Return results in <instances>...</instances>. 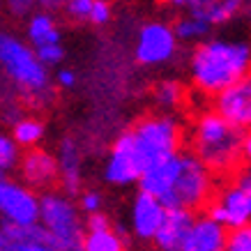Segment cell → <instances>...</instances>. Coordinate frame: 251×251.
I'll return each mask as SVG.
<instances>
[{"instance_id": "6da1fadb", "label": "cell", "mask_w": 251, "mask_h": 251, "mask_svg": "<svg viewBox=\"0 0 251 251\" xmlns=\"http://www.w3.org/2000/svg\"><path fill=\"white\" fill-rule=\"evenodd\" d=\"M191 81L205 95H221L251 74V39H207L191 55Z\"/></svg>"}, {"instance_id": "7a4b0ae2", "label": "cell", "mask_w": 251, "mask_h": 251, "mask_svg": "<svg viewBox=\"0 0 251 251\" xmlns=\"http://www.w3.org/2000/svg\"><path fill=\"white\" fill-rule=\"evenodd\" d=\"M242 136L244 131L233 127L217 111H205L194 122L191 152L210 173H233L242 161Z\"/></svg>"}, {"instance_id": "3957f363", "label": "cell", "mask_w": 251, "mask_h": 251, "mask_svg": "<svg viewBox=\"0 0 251 251\" xmlns=\"http://www.w3.org/2000/svg\"><path fill=\"white\" fill-rule=\"evenodd\" d=\"M0 69L28 101L46 104L51 99V81L35 49L7 30H0Z\"/></svg>"}, {"instance_id": "277c9868", "label": "cell", "mask_w": 251, "mask_h": 251, "mask_svg": "<svg viewBox=\"0 0 251 251\" xmlns=\"http://www.w3.org/2000/svg\"><path fill=\"white\" fill-rule=\"evenodd\" d=\"M39 224L49 230L55 251H81L85 224L81 221L78 205L67 194L46 191L39 196Z\"/></svg>"}, {"instance_id": "5b68a950", "label": "cell", "mask_w": 251, "mask_h": 251, "mask_svg": "<svg viewBox=\"0 0 251 251\" xmlns=\"http://www.w3.org/2000/svg\"><path fill=\"white\" fill-rule=\"evenodd\" d=\"M212 201V173L194 152H182V168L175 180L173 189L161 205L166 210H201Z\"/></svg>"}, {"instance_id": "8992f818", "label": "cell", "mask_w": 251, "mask_h": 251, "mask_svg": "<svg viewBox=\"0 0 251 251\" xmlns=\"http://www.w3.org/2000/svg\"><path fill=\"white\" fill-rule=\"evenodd\" d=\"M134 138L138 143V150L143 152L148 166L154 161L168 159L180 152L182 145V127L173 115H150L143 118L134 127Z\"/></svg>"}, {"instance_id": "52a82bcc", "label": "cell", "mask_w": 251, "mask_h": 251, "mask_svg": "<svg viewBox=\"0 0 251 251\" xmlns=\"http://www.w3.org/2000/svg\"><path fill=\"white\" fill-rule=\"evenodd\" d=\"M145 168H148V161H145L143 152L138 150L134 131H122L108 152L106 166H104V180L115 187L134 184L141 182Z\"/></svg>"}, {"instance_id": "ba28073f", "label": "cell", "mask_w": 251, "mask_h": 251, "mask_svg": "<svg viewBox=\"0 0 251 251\" xmlns=\"http://www.w3.org/2000/svg\"><path fill=\"white\" fill-rule=\"evenodd\" d=\"M0 219L14 226L39 224V196L25 184L0 177Z\"/></svg>"}, {"instance_id": "9c48e42d", "label": "cell", "mask_w": 251, "mask_h": 251, "mask_svg": "<svg viewBox=\"0 0 251 251\" xmlns=\"http://www.w3.org/2000/svg\"><path fill=\"white\" fill-rule=\"evenodd\" d=\"M205 214L228 230L242 228L251 224V198L237 182L226 184L207 203Z\"/></svg>"}, {"instance_id": "30bf717a", "label": "cell", "mask_w": 251, "mask_h": 251, "mask_svg": "<svg viewBox=\"0 0 251 251\" xmlns=\"http://www.w3.org/2000/svg\"><path fill=\"white\" fill-rule=\"evenodd\" d=\"M177 49V37L171 25L161 21L145 23L136 39V60L141 65H164L175 55Z\"/></svg>"}, {"instance_id": "8fae6325", "label": "cell", "mask_w": 251, "mask_h": 251, "mask_svg": "<svg viewBox=\"0 0 251 251\" xmlns=\"http://www.w3.org/2000/svg\"><path fill=\"white\" fill-rule=\"evenodd\" d=\"M214 111L240 131H251V74L217 95Z\"/></svg>"}, {"instance_id": "7c38bea8", "label": "cell", "mask_w": 251, "mask_h": 251, "mask_svg": "<svg viewBox=\"0 0 251 251\" xmlns=\"http://www.w3.org/2000/svg\"><path fill=\"white\" fill-rule=\"evenodd\" d=\"M166 217V207L159 198L150 196L145 191H138L131 205V230L141 240H154Z\"/></svg>"}, {"instance_id": "4fadbf2b", "label": "cell", "mask_w": 251, "mask_h": 251, "mask_svg": "<svg viewBox=\"0 0 251 251\" xmlns=\"http://www.w3.org/2000/svg\"><path fill=\"white\" fill-rule=\"evenodd\" d=\"M21 175L30 189H46L60 177L58 157L42 148H32L21 157Z\"/></svg>"}, {"instance_id": "5bb4252c", "label": "cell", "mask_w": 251, "mask_h": 251, "mask_svg": "<svg viewBox=\"0 0 251 251\" xmlns=\"http://www.w3.org/2000/svg\"><path fill=\"white\" fill-rule=\"evenodd\" d=\"M180 168H182V152L173 154L168 159L154 161V164L145 168L143 177L138 182V187H141L138 191H145V194L159 198V201L166 198L171 194V189H173L177 175H180Z\"/></svg>"}, {"instance_id": "9a60e30c", "label": "cell", "mask_w": 251, "mask_h": 251, "mask_svg": "<svg viewBox=\"0 0 251 251\" xmlns=\"http://www.w3.org/2000/svg\"><path fill=\"white\" fill-rule=\"evenodd\" d=\"M244 0H168L175 9H187L189 16L205 21L207 25L228 23L240 12Z\"/></svg>"}, {"instance_id": "2e32d148", "label": "cell", "mask_w": 251, "mask_h": 251, "mask_svg": "<svg viewBox=\"0 0 251 251\" xmlns=\"http://www.w3.org/2000/svg\"><path fill=\"white\" fill-rule=\"evenodd\" d=\"M194 221H196V217L189 210H166L164 224L152 240L154 247L159 251H182Z\"/></svg>"}, {"instance_id": "e0dca14e", "label": "cell", "mask_w": 251, "mask_h": 251, "mask_svg": "<svg viewBox=\"0 0 251 251\" xmlns=\"http://www.w3.org/2000/svg\"><path fill=\"white\" fill-rule=\"evenodd\" d=\"M226 240H228V228H224L221 224L203 214L196 217L182 251H224Z\"/></svg>"}, {"instance_id": "ac0fdd59", "label": "cell", "mask_w": 251, "mask_h": 251, "mask_svg": "<svg viewBox=\"0 0 251 251\" xmlns=\"http://www.w3.org/2000/svg\"><path fill=\"white\" fill-rule=\"evenodd\" d=\"M58 168H60V182L67 196H81V150L74 138H62L58 150Z\"/></svg>"}, {"instance_id": "d6986e66", "label": "cell", "mask_w": 251, "mask_h": 251, "mask_svg": "<svg viewBox=\"0 0 251 251\" xmlns=\"http://www.w3.org/2000/svg\"><path fill=\"white\" fill-rule=\"evenodd\" d=\"M25 32H28V39H30L32 49L60 44V28H58V23L53 21V16L46 14V12L32 14Z\"/></svg>"}, {"instance_id": "ffe728a7", "label": "cell", "mask_w": 251, "mask_h": 251, "mask_svg": "<svg viewBox=\"0 0 251 251\" xmlns=\"http://www.w3.org/2000/svg\"><path fill=\"white\" fill-rule=\"evenodd\" d=\"M42 136H44V125L37 118H19L12 127V138L16 141V145L28 150H32L42 141Z\"/></svg>"}, {"instance_id": "44dd1931", "label": "cell", "mask_w": 251, "mask_h": 251, "mask_svg": "<svg viewBox=\"0 0 251 251\" xmlns=\"http://www.w3.org/2000/svg\"><path fill=\"white\" fill-rule=\"evenodd\" d=\"M81 251H127V244L118 230H99V233H88L85 230L83 247Z\"/></svg>"}, {"instance_id": "7402d4cb", "label": "cell", "mask_w": 251, "mask_h": 251, "mask_svg": "<svg viewBox=\"0 0 251 251\" xmlns=\"http://www.w3.org/2000/svg\"><path fill=\"white\" fill-rule=\"evenodd\" d=\"M210 28H212V25H207L205 21L194 19V16H182V19L173 25L175 37L184 39V42H196V39H203L207 32H210Z\"/></svg>"}, {"instance_id": "603a6c76", "label": "cell", "mask_w": 251, "mask_h": 251, "mask_svg": "<svg viewBox=\"0 0 251 251\" xmlns=\"http://www.w3.org/2000/svg\"><path fill=\"white\" fill-rule=\"evenodd\" d=\"M184 97V88L177 81H161L154 88V101L164 108H175L180 106V101Z\"/></svg>"}, {"instance_id": "cb8c5ba5", "label": "cell", "mask_w": 251, "mask_h": 251, "mask_svg": "<svg viewBox=\"0 0 251 251\" xmlns=\"http://www.w3.org/2000/svg\"><path fill=\"white\" fill-rule=\"evenodd\" d=\"M19 164H21V157H19V145H16V141L0 131V173L5 175L7 171L19 166Z\"/></svg>"}, {"instance_id": "d4e9b609", "label": "cell", "mask_w": 251, "mask_h": 251, "mask_svg": "<svg viewBox=\"0 0 251 251\" xmlns=\"http://www.w3.org/2000/svg\"><path fill=\"white\" fill-rule=\"evenodd\" d=\"M224 251H251V224L242 228L228 230L226 249Z\"/></svg>"}, {"instance_id": "484cf974", "label": "cell", "mask_w": 251, "mask_h": 251, "mask_svg": "<svg viewBox=\"0 0 251 251\" xmlns=\"http://www.w3.org/2000/svg\"><path fill=\"white\" fill-rule=\"evenodd\" d=\"M39 62L44 67H53V65H60L62 58H65V49L60 44H51V46H42V49H35Z\"/></svg>"}, {"instance_id": "4316f807", "label": "cell", "mask_w": 251, "mask_h": 251, "mask_svg": "<svg viewBox=\"0 0 251 251\" xmlns=\"http://www.w3.org/2000/svg\"><path fill=\"white\" fill-rule=\"evenodd\" d=\"M78 210H83L88 217L101 212V196H99L97 191H81V196H78Z\"/></svg>"}, {"instance_id": "83f0119b", "label": "cell", "mask_w": 251, "mask_h": 251, "mask_svg": "<svg viewBox=\"0 0 251 251\" xmlns=\"http://www.w3.org/2000/svg\"><path fill=\"white\" fill-rule=\"evenodd\" d=\"M92 5H95V0H69L67 5V14L72 19H76V21H90V12H92Z\"/></svg>"}, {"instance_id": "f1b7e54d", "label": "cell", "mask_w": 251, "mask_h": 251, "mask_svg": "<svg viewBox=\"0 0 251 251\" xmlns=\"http://www.w3.org/2000/svg\"><path fill=\"white\" fill-rule=\"evenodd\" d=\"M111 219H108L104 212H97V214H90L88 221H85V230L88 233H99V230H111Z\"/></svg>"}, {"instance_id": "f546056e", "label": "cell", "mask_w": 251, "mask_h": 251, "mask_svg": "<svg viewBox=\"0 0 251 251\" xmlns=\"http://www.w3.org/2000/svg\"><path fill=\"white\" fill-rule=\"evenodd\" d=\"M111 19V7H108L106 0H95V5H92V12H90V21L101 25V23H106Z\"/></svg>"}, {"instance_id": "4dcf8cb0", "label": "cell", "mask_w": 251, "mask_h": 251, "mask_svg": "<svg viewBox=\"0 0 251 251\" xmlns=\"http://www.w3.org/2000/svg\"><path fill=\"white\" fill-rule=\"evenodd\" d=\"M7 2V9L12 12L14 16H25L30 14L32 7L37 5V0H5Z\"/></svg>"}, {"instance_id": "1f68e13d", "label": "cell", "mask_w": 251, "mask_h": 251, "mask_svg": "<svg viewBox=\"0 0 251 251\" xmlns=\"http://www.w3.org/2000/svg\"><path fill=\"white\" fill-rule=\"evenodd\" d=\"M14 83L9 81L5 74H2V69H0V106L5 108L9 106V101H12V97H14Z\"/></svg>"}, {"instance_id": "d6a6232c", "label": "cell", "mask_w": 251, "mask_h": 251, "mask_svg": "<svg viewBox=\"0 0 251 251\" xmlns=\"http://www.w3.org/2000/svg\"><path fill=\"white\" fill-rule=\"evenodd\" d=\"M5 251H55L49 244H21V242H12L5 247Z\"/></svg>"}, {"instance_id": "836d02e7", "label": "cell", "mask_w": 251, "mask_h": 251, "mask_svg": "<svg viewBox=\"0 0 251 251\" xmlns=\"http://www.w3.org/2000/svg\"><path fill=\"white\" fill-rule=\"evenodd\" d=\"M37 5L42 7V12H46V14H51V12H58V9L67 7L69 0H37Z\"/></svg>"}, {"instance_id": "e575fe53", "label": "cell", "mask_w": 251, "mask_h": 251, "mask_svg": "<svg viewBox=\"0 0 251 251\" xmlns=\"http://www.w3.org/2000/svg\"><path fill=\"white\" fill-rule=\"evenodd\" d=\"M235 182L242 187L247 194H249V198H251V166H247V168H242L240 173H237V177H235Z\"/></svg>"}, {"instance_id": "d590c367", "label": "cell", "mask_w": 251, "mask_h": 251, "mask_svg": "<svg viewBox=\"0 0 251 251\" xmlns=\"http://www.w3.org/2000/svg\"><path fill=\"white\" fill-rule=\"evenodd\" d=\"M58 83H60L62 88H72V85L76 83L74 72H72V69H60V72H58Z\"/></svg>"}, {"instance_id": "8d00e7d4", "label": "cell", "mask_w": 251, "mask_h": 251, "mask_svg": "<svg viewBox=\"0 0 251 251\" xmlns=\"http://www.w3.org/2000/svg\"><path fill=\"white\" fill-rule=\"evenodd\" d=\"M242 161L251 166V131H244L242 136Z\"/></svg>"}, {"instance_id": "74e56055", "label": "cell", "mask_w": 251, "mask_h": 251, "mask_svg": "<svg viewBox=\"0 0 251 251\" xmlns=\"http://www.w3.org/2000/svg\"><path fill=\"white\" fill-rule=\"evenodd\" d=\"M5 247H7V240H5L2 230H0V251H5Z\"/></svg>"}, {"instance_id": "f35d334b", "label": "cell", "mask_w": 251, "mask_h": 251, "mask_svg": "<svg viewBox=\"0 0 251 251\" xmlns=\"http://www.w3.org/2000/svg\"><path fill=\"white\" fill-rule=\"evenodd\" d=\"M0 177H5V175H2V173H0Z\"/></svg>"}, {"instance_id": "ab89813d", "label": "cell", "mask_w": 251, "mask_h": 251, "mask_svg": "<svg viewBox=\"0 0 251 251\" xmlns=\"http://www.w3.org/2000/svg\"><path fill=\"white\" fill-rule=\"evenodd\" d=\"M0 2H2V0H0Z\"/></svg>"}]
</instances>
